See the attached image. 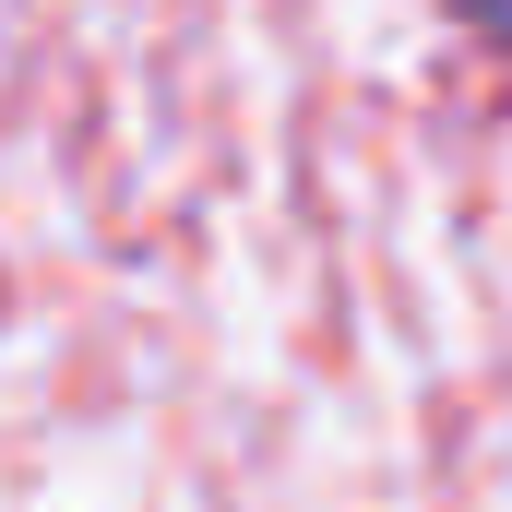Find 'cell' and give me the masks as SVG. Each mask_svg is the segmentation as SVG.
<instances>
[{
	"mask_svg": "<svg viewBox=\"0 0 512 512\" xmlns=\"http://www.w3.org/2000/svg\"><path fill=\"white\" fill-rule=\"evenodd\" d=\"M453 12H465V24H477L489 48H512V0H453Z\"/></svg>",
	"mask_w": 512,
	"mask_h": 512,
	"instance_id": "1",
	"label": "cell"
}]
</instances>
